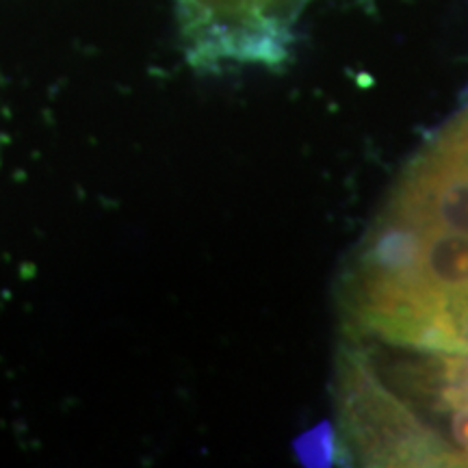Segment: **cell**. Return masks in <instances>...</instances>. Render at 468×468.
<instances>
[{
	"instance_id": "cell-2",
	"label": "cell",
	"mask_w": 468,
	"mask_h": 468,
	"mask_svg": "<svg viewBox=\"0 0 468 468\" xmlns=\"http://www.w3.org/2000/svg\"><path fill=\"white\" fill-rule=\"evenodd\" d=\"M180 28L197 68H278L295 42L310 0H176Z\"/></svg>"
},
{
	"instance_id": "cell-1",
	"label": "cell",
	"mask_w": 468,
	"mask_h": 468,
	"mask_svg": "<svg viewBox=\"0 0 468 468\" xmlns=\"http://www.w3.org/2000/svg\"><path fill=\"white\" fill-rule=\"evenodd\" d=\"M338 302V367L468 360V101L403 169Z\"/></svg>"
}]
</instances>
